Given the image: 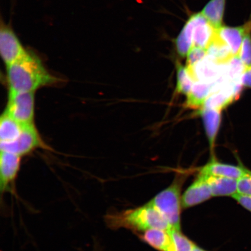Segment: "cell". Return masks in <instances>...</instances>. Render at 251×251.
Instances as JSON below:
<instances>
[{
    "mask_svg": "<svg viewBox=\"0 0 251 251\" xmlns=\"http://www.w3.org/2000/svg\"><path fill=\"white\" fill-rule=\"evenodd\" d=\"M6 67L9 93L35 92L41 88L56 85L62 81L50 73L39 56L29 50Z\"/></svg>",
    "mask_w": 251,
    "mask_h": 251,
    "instance_id": "6da1fadb",
    "label": "cell"
},
{
    "mask_svg": "<svg viewBox=\"0 0 251 251\" xmlns=\"http://www.w3.org/2000/svg\"><path fill=\"white\" fill-rule=\"evenodd\" d=\"M105 221L110 228H126L136 231L151 228L169 230L172 228L161 213L149 203L136 209L109 213L106 215Z\"/></svg>",
    "mask_w": 251,
    "mask_h": 251,
    "instance_id": "7a4b0ae2",
    "label": "cell"
},
{
    "mask_svg": "<svg viewBox=\"0 0 251 251\" xmlns=\"http://www.w3.org/2000/svg\"><path fill=\"white\" fill-rule=\"evenodd\" d=\"M181 182L176 178L148 203L161 213L173 228L178 230H180Z\"/></svg>",
    "mask_w": 251,
    "mask_h": 251,
    "instance_id": "3957f363",
    "label": "cell"
},
{
    "mask_svg": "<svg viewBox=\"0 0 251 251\" xmlns=\"http://www.w3.org/2000/svg\"><path fill=\"white\" fill-rule=\"evenodd\" d=\"M1 151L22 156L38 149H48L34 124L24 125L23 131L13 142L0 143Z\"/></svg>",
    "mask_w": 251,
    "mask_h": 251,
    "instance_id": "277c9868",
    "label": "cell"
},
{
    "mask_svg": "<svg viewBox=\"0 0 251 251\" xmlns=\"http://www.w3.org/2000/svg\"><path fill=\"white\" fill-rule=\"evenodd\" d=\"M34 92L8 94L5 111L23 125L34 124Z\"/></svg>",
    "mask_w": 251,
    "mask_h": 251,
    "instance_id": "5b68a950",
    "label": "cell"
},
{
    "mask_svg": "<svg viewBox=\"0 0 251 251\" xmlns=\"http://www.w3.org/2000/svg\"><path fill=\"white\" fill-rule=\"evenodd\" d=\"M10 25L1 22L0 27V54L6 67L18 60L26 52Z\"/></svg>",
    "mask_w": 251,
    "mask_h": 251,
    "instance_id": "8992f818",
    "label": "cell"
},
{
    "mask_svg": "<svg viewBox=\"0 0 251 251\" xmlns=\"http://www.w3.org/2000/svg\"><path fill=\"white\" fill-rule=\"evenodd\" d=\"M21 157L1 151L0 154V190L1 197L6 193L15 194L14 183L20 171Z\"/></svg>",
    "mask_w": 251,
    "mask_h": 251,
    "instance_id": "52a82bcc",
    "label": "cell"
},
{
    "mask_svg": "<svg viewBox=\"0 0 251 251\" xmlns=\"http://www.w3.org/2000/svg\"><path fill=\"white\" fill-rule=\"evenodd\" d=\"M217 35L234 56L238 55L244 37L251 32V19L240 26H222L217 29Z\"/></svg>",
    "mask_w": 251,
    "mask_h": 251,
    "instance_id": "ba28073f",
    "label": "cell"
},
{
    "mask_svg": "<svg viewBox=\"0 0 251 251\" xmlns=\"http://www.w3.org/2000/svg\"><path fill=\"white\" fill-rule=\"evenodd\" d=\"M213 197L211 187L205 177L199 175L181 197V205L188 208L205 202Z\"/></svg>",
    "mask_w": 251,
    "mask_h": 251,
    "instance_id": "9c48e42d",
    "label": "cell"
},
{
    "mask_svg": "<svg viewBox=\"0 0 251 251\" xmlns=\"http://www.w3.org/2000/svg\"><path fill=\"white\" fill-rule=\"evenodd\" d=\"M251 171L243 165L234 166L222 164L212 159L201 169L200 175L205 176L223 177L238 180Z\"/></svg>",
    "mask_w": 251,
    "mask_h": 251,
    "instance_id": "30bf717a",
    "label": "cell"
},
{
    "mask_svg": "<svg viewBox=\"0 0 251 251\" xmlns=\"http://www.w3.org/2000/svg\"><path fill=\"white\" fill-rule=\"evenodd\" d=\"M193 46L206 50L214 38L216 30L201 14H194Z\"/></svg>",
    "mask_w": 251,
    "mask_h": 251,
    "instance_id": "8fae6325",
    "label": "cell"
},
{
    "mask_svg": "<svg viewBox=\"0 0 251 251\" xmlns=\"http://www.w3.org/2000/svg\"><path fill=\"white\" fill-rule=\"evenodd\" d=\"M141 239L159 251H175L169 230L159 228L149 229L141 235Z\"/></svg>",
    "mask_w": 251,
    "mask_h": 251,
    "instance_id": "7c38bea8",
    "label": "cell"
},
{
    "mask_svg": "<svg viewBox=\"0 0 251 251\" xmlns=\"http://www.w3.org/2000/svg\"><path fill=\"white\" fill-rule=\"evenodd\" d=\"M205 126L211 150L213 149L221 122V111L219 110L202 108L199 112Z\"/></svg>",
    "mask_w": 251,
    "mask_h": 251,
    "instance_id": "4fadbf2b",
    "label": "cell"
},
{
    "mask_svg": "<svg viewBox=\"0 0 251 251\" xmlns=\"http://www.w3.org/2000/svg\"><path fill=\"white\" fill-rule=\"evenodd\" d=\"M216 81L213 83L196 81L187 95L186 105L190 108L202 107L204 102L213 92Z\"/></svg>",
    "mask_w": 251,
    "mask_h": 251,
    "instance_id": "5bb4252c",
    "label": "cell"
},
{
    "mask_svg": "<svg viewBox=\"0 0 251 251\" xmlns=\"http://www.w3.org/2000/svg\"><path fill=\"white\" fill-rule=\"evenodd\" d=\"M202 176L205 177L211 187L213 197L231 196L232 197L238 193L237 180L223 177L205 176Z\"/></svg>",
    "mask_w": 251,
    "mask_h": 251,
    "instance_id": "9a60e30c",
    "label": "cell"
},
{
    "mask_svg": "<svg viewBox=\"0 0 251 251\" xmlns=\"http://www.w3.org/2000/svg\"><path fill=\"white\" fill-rule=\"evenodd\" d=\"M24 126L4 111L0 119V140L1 143L13 142L20 136Z\"/></svg>",
    "mask_w": 251,
    "mask_h": 251,
    "instance_id": "2e32d148",
    "label": "cell"
},
{
    "mask_svg": "<svg viewBox=\"0 0 251 251\" xmlns=\"http://www.w3.org/2000/svg\"><path fill=\"white\" fill-rule=\"evenodd\" d=\"M194 15H191L176 40V49L181 58L187 56L193 46Z\"/></svg>",
    "mask_w": 251,
    "mask_h": 251,
    "instance_id": "e0dca14e",
    "label": "cell"
},
{
    "mask_svg": "<svg viewBox=\"0 0 251 251\" xmlns=\"http://www.w3.org/2000/svg\"><path fill=\"white\" fill-rule=\"evenodd\" d=\"M226 1V0H210L201 12L216 29L223 26Z\"/></svg>",
    "mask_w": 251,
    "mask_h": 251,
    "instance_id": "ac0fdd59",
    "label": "cell"
},
{
    "mask_svg": "<svg viewBox=\"0 0 251 251\" xmlns=\"http://www.w3.org/2000/svg\"><path fill=\"white\" fill-rule=\"evenodd\" d=\"M177 84L176 92L187 95L195 83V80L187 67L180 62L176 63Z\"/></svg>",
    "mask_w": 251,
    "mask_h": 251,
    "instance_id": "d6986e66",
    "label": "cell"
},
{
    "mask_svg": "<svg viewBox=\"0 0 251 251\" xmlns=\"http://www.w3.org/2000/svg\"><path fill=\"white\" fill-rule=\"evenodd\" d=\"M169 233L174 242L175 251H193L196 245L182 234L180 230L172 228Z\"/></svg>",
    "mask_w": 251,
    "mask_h": 251,
    "instance_id": "ffe728a7",
    "label": "cell"
},
{
    "mask_svg": "<svg viewBox=\"0 0 251 251\" xmlns=\"http://www.w3.org/2000/svg\"><path fill=\"white\" fill-rule=\"evenodd\" d=\"M238 56L245 68L251 67V32L244 37Z\"/></svg>",
    "mask_w": 251,
    "mask_h": 251,
    "instance_id": "44dd1931",
    "label": "cell"
},
{
    "mask_svg": "<svg viewBox=\"0 0 251 251\" xmlns=\"http://www.w3.org/2000/svg\"><path fill=\"white\" fill-rule=\"evenodd\" d=\"M206 56V50L193 46L186 56V67L188 69L193 68L198 63L203 60Z\"/></svg>",
    "mask_w": 251,
    "mask_h": 251,
    "instance_id": "7402d4cb",
    "label": "cell"
},
{
    "mask_svg": "<svg viewBox=\"0 0 251 251\" xmlns=\"http://www.w3.org/2000/svg\"><path fill=\"white\" fill-rule=\"evenodd\" d=\"M238 193L251 196V171L237 180Z\"/></svg>",
    "mask_w": 251,
    "mask_h": 251,
    "instance_id": "603a6c76",
    "label": "cell"
},
{
    "mask_svg": "<svg viewBox=\"0 0 251 251\" xmlns=\"http://www.w3.org/2000/svg\"><path fill=\"white\" fill-rule=\"evenodd\" d=\"M232 198L248 211L251 212V196L239 193L235 194Z\"/></svg>",
    "mask_w": 251,
    "mask_h": 251,
    "instance_id": "cb8c5ba5",
    "label": "cell"
},
{
    "mask_svg": "<svg viewBox=\"0 0 251 251\" xmlns=\"http://www.w3.org/2000/svg\"><path fill=\"white\" fill-rule=\"evenodd\" d=\"M241 85L251 89V67L245 68L241 78Z\"/></svg>",
    "mask_w": 251,
    "mask_h": 251,
    "instance_id": "d4e9b609",
    "label": "cell"
},
{
    "mask_svg": "<svg viewBox=\"0 0 251 251\" xmlns=\"http://www.w3.org/2000/svg\"><path fill=\"white\" fill-rule=\"evenodd\" d=\"M193 251H204L202 249H200V247L196 246L194 248Z\"/></svg>",
    "mask_w": 251,
    "mask_h": 251,
    "instance_id": "484cf974",
    "label": "cell"
}]
</instances>
